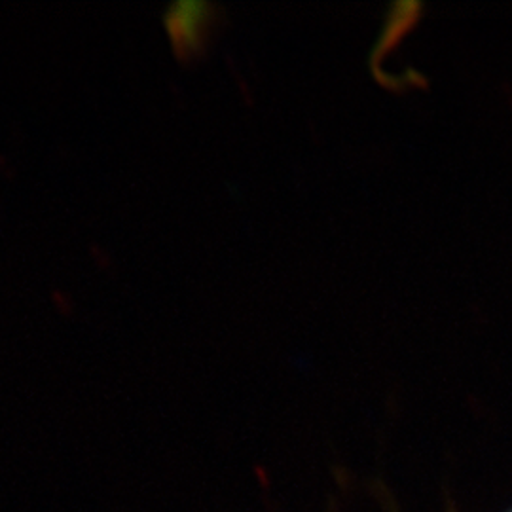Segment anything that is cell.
<instances>
[{
	"mask_svg": "<svg viewBox=\"0 0 512 512\" xmlns=\"http://www.w3.org/2000/svg\"><path fill=\"white\" fill-rule=\"evenodd\" d=\"M207 10L209 6L196 2H184L173 6V12L169 14V31L179 52L192 54L196 48H200L203 29H207Z\"/></svg>",
	"mask_w": 512,
	"mask_h": 512,
	"instance_id": "1",
	"label": "cell"
},
{
	"mask_svg": "<svg viewBox=\"0 0 512 512\" xmlns=\"http://www.w3.org/2000/svg\"><path fill=\"white\" fill-rule=\"evenodd\" d=\"M512 512V511H511Z\"/></svg>",
	"mask_w": 512,
	"mask_h": 512,
	"instance_id": "2",
	"label": "cell"
}]
</instances>
